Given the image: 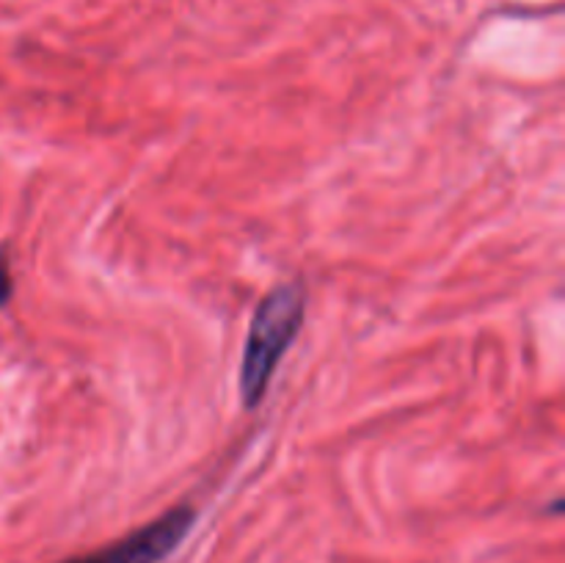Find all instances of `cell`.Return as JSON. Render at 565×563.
Wrapping results in <instances>:
<instances>
[{"instance_id": "obj_1", "label": "cell", "mask_w": 565, "mask_h": 563, "mask_svg": "<svg viewBox=\"0 0 565 563\" xmlns=\"http://www.w3.org/2000/svg\"><path fill=\"white\" fill-rule=\"evenodd\" d=\"M303 315H307V290L301 282L276 285L257 304L241 362V397L246 408H257L263 403L276 368L301 331Z\"/></svg>"}, {"instance_id": "obj_2", "label": "cell", "mask_w": 565, "mask_h": 563, "mask_svg": "<svg viewBox=\"0 0 565 563\" xmlns=\"http://www.w3.org/2000/svg\"><path fill=\"white\" fill-rule=\"evenodd\" d=\"M196 511L191 506H177L158 517L154 522L143 524L127 539L105 546V550L92 552V555L72 557L66 563H160L169 557L177 546L182 544L193 528Z\"/></svg>"}, {"instance_id": "obj_3", "label": "cell", "mask_w": 565, "mask_h": 563, "mask_svg": "<svg viewBox=\"0 0 565 563\" xmlns=\"http://www.w3.org/2000/svg\"><path fill=\"white\" fill-rule=\"evenodd\" d=\"M11 290H14V285H11L9 259H6V252L0 248V307H6V304H9Z\"/></svg>"}]
</instances>
